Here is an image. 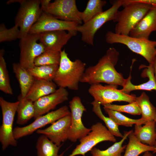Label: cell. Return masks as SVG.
<instances>
[{
  "mask_svg": "<svg viewBox=\"0 0 156 156\" xmlns=\"http://www.w3.org/2000/svg\"><path fill=\"white\" fill-rule=\"evenodd\" d=\"M119 55V52L115 48H109L95 65L86 69L80 82L90 85L104 83L122 86L125 79L115 68Z\"/></svg>",
  "mask_w": 156,
  "mask_h": 156,
  "instance_id": "obj_1",
  "label": "cell"
},
{
  "mask_svg": "<svg viewBox=\"0 0 156 156\" xmlns=\"http://www.w3.org/2000/svg\"><path fill=\"white\" fill-rule=\"evenodd\" d=\"M117 86L109 85L103 86L100 84L91 85L88 90L94 100L101 105L111 104L115 101H125L131 103L135 101L136 96L130 94L117 89Z\"/></svg>",
  "mask_w": 156,
  "mask_h": 156,
  "instance_id": "obj_9",
  "label": "cell"
},
{
  "mask_svg": "<svg viewBox=\"0 0 156 156\" xmlns=\"http://www.w3.org/2000/svg\"><path fill=\"white\" fill-rule=\"evenodd\" d=\"M122 6L124 9L117 12L113 20L114 22L117 23L115 33L118 34L128 36L153 5L135 2L132 0H123Z\"/></svg>",
  "mask_w": 156,
  "mask_h": 156,
  "instance_id": "obj_3",
  "label": "cell"
},
{
  "mask_svg": "<svg viewBox=\"0 0 156 156\" xmlns=\"http://www.w3.org/2000/svg\"><path fill=\"white\" fill-rule=\"evenodd\" d=\"M139 106L142 118L147 122L154 120L156 115V109L150 102L148 96L144 92L136 97L135 101Z\"/></svg>",
  "mask_w": 156,
  "mask_h": 156,
  "instance_id": "obj_27",
  "label": "cell"
},
{
  "mask_svg": "<svg viewBox=\"0 0 156 156\" xmlns=\"http://www.w3.org/2000/svg\"><path fill=\"white\" fill-rule=\"evenodd\" d=\"M79 25L75 22L60 20L42 12L39 18L31 27L29 33L40 34L53 31L64 30L77 34L76 28Z\"/></svg>",
  "mask_w": 156,
  "mask_h": 156,
  "instance_id": "obj_14",
  "label": "cell"
},
{
  "mask_svg": "<svg viewBox=\"0 0 156 156\" xmlns=\"http://www.w3.org/2000/svg\"><path fill=\"white\" fill-rule=\"evenodd\" d=\"M59 65L35 66L33 68L27 70L35 79L53 81Z\"/></svg>",
  "mask_w": 156,
  "mask_h": 156,
  "instance_id": "obj_28",
  "label": "cell"
},
{
  "mask_svg": "<svg viewBox=\"0 0 156 156\" xmlns=\"http://www.w3.org/2000/svg\"><path fill=\"white\" fill-rule=\"evenodd\" d=\"M23 0H10L7 1L6 2L7 4H9L12 3L18 2L21 4Z\"/></svg>",
  "mask_w": 156,
  "mask_h": 156,
  "instance_id": "obj_38",
  "label": "cell"
},
{
  "mask_svg": "<svg viewBox=\"0 0 156 156\" xmlns=\"http://www.w3.org/2000/svg\"><path fill=\"white\" fill-rule=\"evenodd\" d=\"M19 102L16 112V123L20 125L26 124L31 119L34 117L35 110L34 102L26 98H23L20 95L18 96Z\"/></svg>",
  "mask_w": 156,
  "mask_h": 156,
  "instance_id": "obj_23",
  "label": "cell"
},
{
  "mask_svg": "<svg viewBox=\"0 0 156 156\" xmlns=\"http://www.w3.org/2000/svg\"><path fill=\"white\" fill-rule=\"evenodd\" d=\"M106 3L104 0H89L85 10L81 12L82 21L84 23H86L102 12L103 7Z\"/></svg>",
  "mask_w": 156,
  "mask_h": 156,
  "instance_id": "obj_29",
  "label": "cell"
},
{
  "mask_svg": "<svg viewBox=\"0 0 156 156\" xmlns=\"http://www.w3.org/2000/svg\"><path fill=\"white\" fill-rule=\"evenodd\" d=\"M156 31V6H153L130 33L131 37L149 39L151 33Z\"/></svg>",
  "mask_w": 156,
  "mask_h": 156,
  "instance_id": "obj_18",
  "label": "cell"
},
{
  "mask_svg": "<svg viewBox=\"0 0 156 156\" xmlns=\"http://www.w3.org/2000/svg\"><path fill=\"white\" fill-rule=\"evenodd\" d=\"M41 8H42L47 6L51 2L50 0H40Z\"/></svg>",
  "mask_w": 156,
  "mask_h": 156,
  "instance_id": "obj_37",
  "label": "cell"
},
{
  "mask_svg": "<svg viewBox=\"0 0 156 156\" xmlns=\"http://www.w3.org/2000/svg\"><path fill=\"white\" fill-rule=\"evenodd\" d=\"M154 120L155 121V124H156V115H155V116Z\"/></svg>",
  "mask_w": 156,
  "mask_h": 156,
  "instance_id": "obj_41",
  "label": "cell"
},
{
  "mask_svg": "<svg viewBox=\"0 0 156 156\" xmlns=\"http://www.w3.org/2000/svg\"><path fill=\"white\" fill-rule=\"evenodd\" d=\"M91 131L87 135L79 140L80 144L77 145L68 156L81 155L86 154L98 143L104 141L116 142L114 136L108 129L100 122H98L91 127Z\"/></svg>",
  "mask_w": 156,
  "mask_h": 156,
  "instance_id": "obj_8",
  "label": "cell"
},
{
  "mask_svg": "<svg viewBox=\"0 0 156 156\" xmlns=\"http://www.w3.org/2000/svg\"><path fill=\"white\" fill-rule=\"evenodd\" d=\"M154 146L156 148V150H155V151H154L153 153H156V142H155V145H154Z\"/></svg>",
  "mask_w": 156,
  "mask_h": 156,
  "instance_id": "obj_40",
  "label": "cell"
},
{
  "mask_svg": "<svg viewBox=\"0 0 156 156\" xmlns=\"http://www.w3.org/2000/svg\"><path fill=\"white\" fill-rule=\"evenodd\" d=\"M62 145H57L45 135H41L36 143L37 156H63L64 152L58 154Z\"/></svg>",
  "mask_w": 156,
  "mask_h": 156,
  "instance_id": "obj_24",
  "label": "cell"
},
{
  "mask_svg": "<svg viewBox=\"0 0 156 156\" xmlns=\"http://www.w3.org/2000/svg\"><path fill=\"white\" fill-rule=\"evenodd\" d=\"M60 60V52L45 51L34 60L35 66L58 65Z\"/></svg>",
  "mask_w": 156,
  "mask_h": 156,
  "instance_id": "obj_33",
  "label": "cell"
},
{
  "mask_svg": "<svg viewBox=\"0 0 156 156\" xmlns=\"http://www.w3.org/2000/svg\"><path fill=\"white\" fill-rule=\"evenodd\" d=\"M92 105V111L101 120L105 123L107 128L114 136L122 138L123 136L120 132L118 126L109 117L105 116L103 114L101 108L100 103L94 100L91 103Z\"/></svg>",
  "mask_w": 156,
  "mask_h": 156,
  "instance_id": "obj_30",
  "label": "cell"
},
{
  "mask_svg": "<svg viewBox=\"0 0 156 156\" xmlns=\"http://www.w3.org/2000/svg\"><path fill=\"white\" fill-rule=\"evenodd\" d=\"M4 51L0 50V90L4 93L12 95L13 93L10 83L6 64L4 57Z\"/></svg>",
  "mask_w": 156,
  "mask_h": 156,
  "instance_id": "obj_32",
  "label": "cell"
},
{
  "mask_svg": "<svg viewBox=\"0 0 156 156\" xmlns=\"http://www.w3.org/2000/svg\"><path fill=\"white\" fill-rule=\"evenodd\" d=\"M69 107L71 123L68 139L75 142L87 135L91 129L86 127L82 121L83 114L86 109L82 104L80 98L77 96L74 97L69 102Z\"/></svg>",
  "mask_w": 156,
  "mask_h": 156,
  "instance_id": "obj_13",
  "label": "cell"
},
{
  "mask_svg": "<svg viewBox=\"0 0 156 156\" xmlns=\"http://www.w3.org/2000/svg\"><path fill=\"white\" fill-rule=\"evenodd\" d=\"M132 130L128 136L129 141L123 156H138L141 154L148 151H155V147L141 143L134 135Z\"/></svg>",
  "mask_w": 156,
  "mask_h": 156,
  "instance_id": "obj_25",
  "label": "cell"
},
{
  "mask_svg": "<svg viewBox=\"0 0 156 156\" xmlns=\"http://www.w3.org/2000/svg\"><path fill=\"white\" fill-rule=\"evenodd\" d=\"M40 36V34L29 33L25 37L20 39L19 63L27 70L35 66L34 62L35 58L45 51L43 45L40 42H37Z\"/></svg>",
  "mask_w": 156,
  "mask_h": 156,
  "instance_id": "obj_11",
  "label": "cell"
},
{
  "mask_svg": "<svg viewBox=\"0 0 156 156\" xmlns=\"http://www.w3.org/2000/svg\"><path fill=\"white\" fill-rule=\"evenodd\" d=\"M20 28L16 25L8 29L4 23L0 25V42H10L19 39Z\"/></svg>",
  "mask_w": 156,
  "mask_h": 156,
  "instance_id": "obj_35",
  "label": "cell"
},
{
  "mask_svg": "<svg viewBox=\"0 0 156 156\" xmlns=\"http://www.w3.org/2000/svg\"><path fill=\"white\" fill-rule=\"evenodd\" d=\"M132 131H124L122 139L118 142H115L105 150H101L96 148H93L90 151L91 156H123L121 153L124 151L126 146H122V144Z\"/></svg>",
  "mask_w": 156,
  "mask_h": 156,
  "instance_id": "obj_26",
  "label": "cell"
},
{
  "mask_svg": "<svg viewBox=\"0 0 156 156\" xmlns=\"http://www.w3.org/2000/svg\"><path fill=\"white\" fill-rule=\"evenodd\" d=\"M69 93L64 88L60 87L53 93L40 98L34 102L35 119L54 109L56 106L68 99Z\"/></svg>",
  "mask_w": 156,
  "mask_h": 156,
  "instance_id": "obj_15",
  "label": "cell"
},
{
  "mask_svg": "<svg viewBox=\"0 0 156 156\" xmlns=\"http://www.w3.org/2000/svg\"><path fill=\"white\" fill-rule=\"evenodd\" d=\"M151 64L153 69L154 79L156 83V55L154 59L153 63Z\"/></svg>",
  "mask_w": 156,
  "mask_h": 156,
  "instance_id": "obj_36",
  "label": "cell"
},
{
  "mask_svg": "<svg viewBox=\"0 0 156 156\" xmlns=\"http://www.w3.org/2000/svg\"><path fill=\"white\" fill-rule=\"evenodd\" d=\"M41 9L42 12L60 20L75 22L79 25L82 23L81 12L78 10L75 0H55Z\"/></svg>",
  "mask_w": 156,
  "mask_h": 156,
  "instance_id": "obj_10",
  "label": "cell"
},
{
  "mask_svg": "<svg viewBox=\"0 0 156 156\" xmlns=\"http://www.w3.org/2000/svg\"><path fill=\"white\" fill-rule=\"evenodd\" d=\"M12 69L19 84L20 95L23 98H25L32 85L35 78L27 70L22 66L19 63L12 64Z\"/></svg>",
  "mask_w": 156,
  "mask_h": 156,
  "instance_id": "obj_22",
  "label": "cell"
},
{
  "mask_svg": "<svg viewBox=\"0 0 156 156\" xmlns=\"http://www.w3.org/2000/svg\"><path fill=\"white\" fill-rule=\"evenodd\" d=\"M70 114L68 107L66 105L63 106L55 111L38 117L28 125L14 128L13 131L14 138L17 140L31 135L47 125L51 124L59 119Z\"/></svg>",
  "mask_w": 156,
  "mask_h": 156,
  "instance_id": "obj_12",
  "label": "cell"
},
{
  "mask_svg": "<svg viewBox=\"0 0 156 156\" xmlns=\"http://www.w3.org/2000/svg\"><path fill=\"white\" fill-rule=\"evenodd\" d=\"M19 102H10L0 97V106L2 115V124L0 128V142L3 150L9 146H16L17 142L14 137L13 123Z\"/></svg>",
  "mask_w": 156,
  "mask_h": 156,
  "instance_id": "obj_7",
  "label": "cell"
},
{
  "mask_svg": "<svg viewBox=\"0 0 156 156\" xmlns=\"http://www.w3.org/2000/svg\"><path fill=\"white\" fill-rule=\"evenodd\" d=\"M70 115L64 116L53 123L48 127L36 131L37 134L44 135L57 146L68 139L71 125Z\"/></svg>",
  "mask_w": 156,
  "mask_h": 156,
  "instance_id": "obj_16",
  "label": "cell"
},
{
  "mask_svg": "<svg viewBox=\"0 0 156 156\" xmlns=\"http://www.w3.org/2000/svg\"><path fill=\"white\" fill-rule=\"evenodd\" d=\"M86 64L81 60H70L64 49L60 52L58 68L53 81L58 86L77 91L79 84L85 70Z\"/></svg>",
  "mask_w": 156,
  "mask_h": 156,
  "instance_id": "obj_2",
  "label": "cell"
},
{
  "mask_svg": "<svg viewBox=\"0 0 156 156\" xmlns=\"http://www.w3.org/2000/svg\"><path fill=\"white\" fill-rule=\"evenodd\" d=\"M77 34L67 32L64 30H56L40 34V42L44 47L45 51L61 52L63 46Z\"/></svg>",
  "mask_w": 156,
  "mask_h": 156,
  "instance_id": "obj_17",
  "label": "cell"
},
{
  "mask_svg": "<svg viewBox=\"0 0 156 156\" xmlns=\"http://www.w3.org/2000/svg\"><path fill=\"white\" fill-rule=\"evenodd\" d=\"M57 86L53 81L35 79L25 98L34 102L42 97L54 92Z\"/></svg>",
  "mask_w": 156,
  "mask_h": 156,
  "instance_id": "obj_19",
  "label": "cell"
},
{
  "mask_svg": "<svg viewBox=\"0 0 156 156\" xmlns=\"http://www.w3.org/2000/svg\"><path fill=\"white\" fill-rule=\"evenodd\" d=\"M104 109L109 117L118 126L132 127L134 124L142 125L147 122L142 118L137 119H133L126 116L120 112L108 109Z\"/></svg>",
  "mask_w": 156,
  "mask_h": 156,
  "instance_id": "obj_31",
  "label": "cell"
},
{
  "mask_svg": "<svg viewBox=\"0 0 156 156\" xmlns=\"http://www.w3.org/2000/svg\"><path fill=\"white\" fill-rule=\"evenodd\" d=\"M142 156H153L152 153L149 151L146 152Z\"/></svg>",
  "mask_w": 156,
  "mask_h": 156,
  "instance_id": "obj_39",
  "label": "cell"
},
{
  "mask_svg": "<svg viewBox=\"0 0 156 156\" xmlns=\"http://www.w3.org/2000/svg\"><path fill=\"white\" fill-rule=\"evenodd\" d=\"M40 0H23L15 19V25L20 29L19 39L26 36L32 26L40 17L42 11Z\"/></svg>",
  "mask_w": 156,
  "mask_h": 156,
  "instance_id": "obj_6",
  "label": "cell"
},
{
  "mask_svg": "<svg viewBox=\"0 0 156 156\" xmlns=\"http://www.w3.org/2000/svg\"><path fill=\"white\" fill-rule=\"evenodd\" d=\"M146 68L142 73L143 75L148 78V81L145 83L138 85H135L131 82V76L130 74L129 77L125 79L123 88L121 89L124 92L129 94L130 92L133 90H142L148 91L155 90L156 91V83L155 81L153 69L151 64L148 66H145Z\"/></svg>",
  "mask_w": 156,
  "mask_h": 156,
  "instance_id": "obj_20",
  "label": "cell"
},
{
  "mask_svg": "<svg viewBox=\"0 0 156 156\" xmlns=\"http://www.w3.org/2000/svg\"><path fill=\"white\" fill-rule=\"evenodd\" d=\"M112 6L107 10L97 15L82 25L76 28L81 33L82 40L90 45H94L95 35L97 31L106 22L114 19L119 8L122 6L123 0L110 1Z\"/></svg>",
  "mask_w": 156,
  "mask_h": 156,
  "instance_id": "obj_5",
  "label": "cell"
},
{
  "mask_svg": "<svg viewBox=\"0 0 156 156\" xmlns=\"http://www.w3.org/2000/svg\"><path fill=\"white\" fill-rule=\"evenodd\" d=\"M103 106L104 108L120 112H125L133 115H140L141 114L140 108L135 101L126 105H119L108 104L105 105Z\"/></svg>",
  "mask_w": 156,
  "mask_h": 156,
  "instance_id": "obj_34",
  "label": "cell"
},
{
  "mask_svg": "<svg viewBox=\"0 0 156 156\" xmlns=\"http://www.w3.org/2000/svg\"><path fill=\"white\" fill-rule=\"evenodd\" d=\"M133 133L142 143L154 146L156 141V124L154 120L147 122L143 126L135 125Z\"/></svg>",
  "mask_w": 156,
  "mask_h": 156,
  "instance_id": "obj_21",
  "label": "cell"
},
{
  "mask_svg": "<svg viewBox=\"0 0 156 156\" xmlns=\"http://www.w3.org/2000/svg\"><path fill=\"white\" fill-rule=\"evenodd\" d=\"M105 40L108 44L126 45L133 52L143 57L149 65L152 64L156 55V41L118 34L110 31L106 34Z\"/></svg>",
  "mask_w": 156,
  "mask_h": 156,
  "instance_id": "obj_4",
  "label": "cell"
}]
</instances>
